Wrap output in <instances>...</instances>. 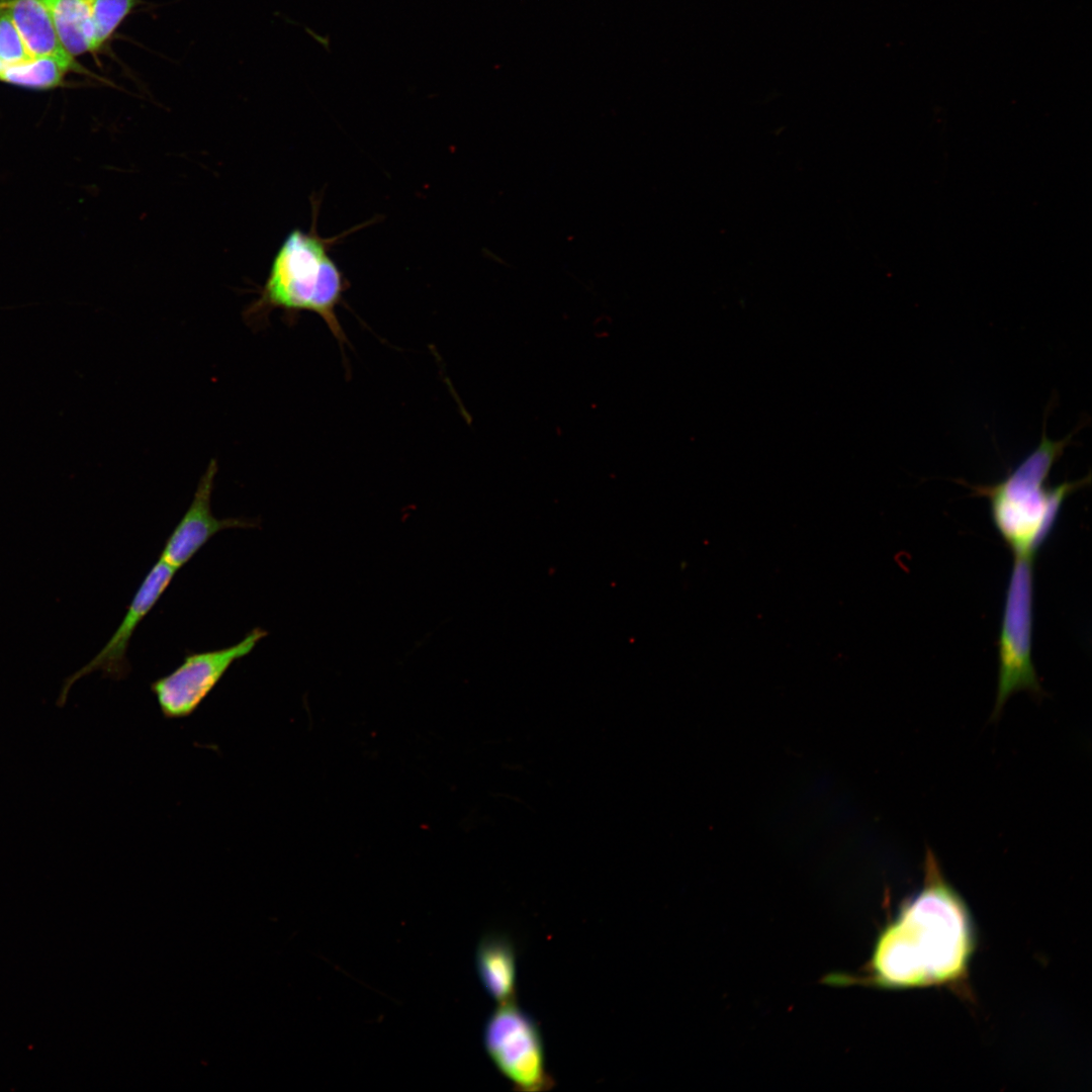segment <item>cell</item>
Masks as SVG:
<instances>
[{
  "label": "cell",
  "mask_w": 1092,
  "mask_h": 1092,
  "mask_svg": "<svg viewBox=\"0 0 1092 1092\" xmlns=\"http://www.w3.org/2000/svg\"><path fill=\"white\" fill-rule=\"evenodd\" d=\"M921 891L882 933L872 961L874 981L885 987H914L953 981L963 975L973 948L964 902L944 880L927 849Z\"/></svg>",
  "instance_id": "1"
},
{
  "label": "cell",
  "mask_w": 1092,
  "mask_h": 1092,
  "mask_svg": "<svg viewBox=\"0 0 1092 1092\" xmlns=\"http://www.w3.org/2000/svg\"><path fill=\"white\" fill-rule=\"evenodd\" d=\"M318 200L312 201V224L309 231L295 229L279 247L268 278L252 312L267 313L281 309L287 315L309 311L317 314L338 340L343 350L346 335L337 317L349 281L331 256V249L345 234L325 238L316 228Z\"/></svg>",
  "instance_id": "2"
},
{
  "label": "cell",
  "mask_w": 1092,
  "mask_h": 1092,
  "mask_svg": "<svg viewBox=\"0 0 1092 1092\" xmlns=\"http://www.w3.org/2000/svg\"><path fill=\"white\" fill-rule=\"evenodd\" d=\"M1071 436L1052 440L1043 430L1037 446L997 483L973 488L990 503L995 528L1014 555H1035L1051 535L1069 494L1089 483L1090 477L1049 487L1054 464Z\"/></svg>",
  "instance_id": "3"
},
{
  "label": "cell",
  "mask_w": 1092,
  "mask_h": 1092,
  "mask_svg": "<svg viewBox=\"0 0 1092 1092\" xmlns=\"http://www.w3.org/2000/svg\"><path fill=\"white\" fill-rule=\"evenodd\" d=\"M1033 561V555H1014L998 642L999 673L993 718L1015 692L1042 693L1031 658Z\"/></svg>",
  "instance_id": "4"
},
{
  "label": "cell",
  "mask_w": 1092,
  "mask_h": 1092,
  "mask_svg": "<svg viewBox=\"0 0 1092 1092\" xmlns=\"http://www.w3.org/2000/svg\"><path fill=\"white\" fill-rule=\"evenodd\" d=\"M482 1037L488 1058L516 1090L545 1092L554 1087L540 1028L516 1002L497 1004L485 1021Z\"/></svg>",
  "instance_id": "5"
},
{
  "label": "cell",
  "mask_w": 1092,
  "mask_h": 1092,
  "mask_svg": "<svg viewBox=\"0 0 1092 1092\" xmlns=\"http://www.w3.org/2000/svg\"><path fill=\"white\" fill-rule=\"evenodd\" d=\"M267 634L257 627L231 646L188 653L174 670L151 684L162 715L167 719L192 715L231 666L251 653Z\"/></svg>",
  "instance_id": "6"
},
{
  "label": "cell",
  "mask_w": 1092,
  "mask_h": 1092,
  "mask_svg": "<svg viewBox=\"0 0 1092 1092\" xmlns=\"http://www.w3.org/2000/svg\"><path fill=\"white\" fill-rule=\"evenodd\" d=\"M176 572V569L162 560H157L143 579L125 615L107 643L88 663L66 678L58 705L66 703L71 687L78 679L93 671H101L104 676L115 680L127 676L130 671L127 650L131 637L169 587Z\"/></svg>",
  "instance_id": "7"
},
{
  "label": "cell",
  "mask_w": 1092,
  "mask_h": 1092,
  "mask_svg": "<svg viewBox=\"0 0 1092 1092\" xmlns=\"http://www.w3.org/2000/svg\"><path fill=\"white\" fill-rule=\"evenodd\" d=\"M217 471L214 460L200 478L193 499L166 539L159 559L179 570L217 533L226 529H246L257 521L242 518H216L211 511V493Z\"/></svg>",
  "instance_id": "8"
},
{
  "label": "cell",
  "mask_w": 1092,
  "mask_h": 1092,
  "mask_svg": "<svg viewBox=\"0 0 1092 1092\" xmlns=\"http://www.w3.org/2000/svg\"><path fill=\"white\" fill-rule=\"evenodd\" d=\"M475 967L482 987L497 1004L516 1002L517 953L508 935L487 932L480 937Z\"/></svg>",
  "instance_id": "9"
},
{
  "label": "cell",
  "mask_w": 1092,
  "mask_h": 1092,
  "mask_svg": "<svg viewBox=\"0 0 1092 1092\" xmlns=\"http://www.w3.org/2000/svg\"><path fill=\"white\" fill-rule=\"evenodd\" d=\"M0 7L8 11L32 57L74 59L62 48L44 0H0Z\"/></svg>",
  "instance_id": "10"
},
{
  "label": "cell",
  "mask_w": 1092,
  "mask_h": 1092,
  "mask_svg": "<svg viewBox=\"0 0 1092 1092\" xmlns=\"http://www.w3.org/2000/svg\"><path fill=\"white\" fill-rule=\"evenodd\" d=\"M64 51L76 58L96 54L95 28L87 0H44Z\"/></svg>",
  "instance_id": "11"
},
{
  "label": "cell",
  "mask_w": 1092,
  "mask_h": 1092,
  "mask_svg": "<svg viewBox=\"0 0 1092 1092\" xmlns=\"http://www.w3.org/2000/svg\"><path fill=\"white\" fill-rule=\"evenodd\" d=\"M69 72L91 75L75 59L43 55L5 66L0 81L24 89L44 91L63 86Z\"/></svg>",
  "instance_id": "12"
},
{
  "label": "cell",
  "mask_w": 1092,
  "mask_h": 1092,
  "mask_svg": "<svg viewBox=\"0 0 1092 1092\" xmlns=\"http://www.w3.org/2000/svg\"><path fill=\"white\" fill-rule=\"evenodd\" d=\"M95 28L97 52L112 38L117 28L132 10L144 3L141 0H87Z\"/></svg>",
  "instance_id": "13"
},
{
  "label": "cell",
  "mask_w": 1092,
  "mask_h": 1092,
  "mask_svg": "<svg viewBox=\"0 0 1092 1092\" xmlns=\"http://www.w3.org/2000/svg\"><path fill=\"white\" fill-rule=\"evenodd\" d=\"M31 57L8 11L0 7V61L10 66Z\"/></svg>",
  "instance_id": "14"
},
{
  "label": "cell",
  "mask_w": 1092,
  "mask_h": 1092,
  "mask_svg": "<svg viewBox=\"0 0 1092 1092\" xmlns=\"http://www.w3.org/2000/svg\"><path fill=\"white\" fill-rule=\"evenodd\" d=\"M5 65L0 61V74L3 72Z\"/></svg>",
  "instance_id": "15"
}]
</instances>
